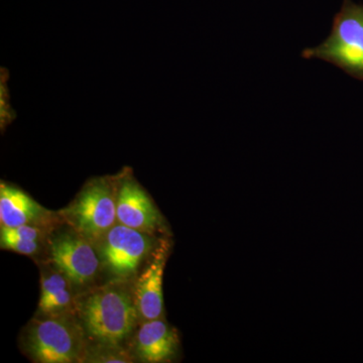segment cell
<instances>
[{
	"label": "cell",
	"mask_w": 363,
	"mask_h": 363,
	"mask_svg": "<svg viewBox=\"0 0 363 363\" xmlns=\"http://www.w3.org/2000/svg\"><path fill=\"white\" fill-rule=\"evenodd\" d=\"M93 245L77 231L59 234L52 240V262L73 285L86 286L96 278L100 259Z\"/></svg>",
	"instance_id": "8992f818"
},
{
	"label": "cell",
	"mask_w": 363,
	"mask_h": 363,
	"mask_svg": "<svg viewBox=\"0 0 363 363\" xmlns=\"http://www.w3.org/2000/svg\"><path fill=\"white\" fill-rule=\"evenodd\" d=\"M123 173L88 182L63 216L75 231L93 243H99L116 225V198Z\"/></svg>",
	"instance_id": "3957f363"
},
{
	"label": "cell",
	"mask_w": 363,
	"mask_h": 363,
	"mask_svg": "<svg viewBox=\"0 0 363 363\" xmlns=\"http://www.w3.org/2000/svg\"><path fill=\"white\" fill-rule=\"evenodd\" d=\"M26 347L38 362H80L85 350L83 331L66 314L52 315L28 326Z\"/></svg>",
	"instance_id": "277c9868"
},
{
	"label": "cell",
	"mask_w": 363,
	"mask_h": 363,
	"mask_svg": "<svg viewBox=\"0 0 363 363\" xmlns=\"http://www.w3.org/2000/svg\"><path fill=\"white\" fill-rule=\"evenodd\" d=\"M71 281L59 272L44 274L40 281L39 310L45 316L66 314L73 304Z\"/></svg>",
	"instance_id": "8fae6325"
},
{
	"label": "cell",
	"mask_w": 363,
	"mask_h": 363,
	"mask_svg": "<svg viewBox=\"0 0 363 363\" xmlns=\"http://www.w3.org/2000/svg\"><path fill=\"white\" fill-rule=\"evenodd\" d=\"M168 247L162 243L152 253V259L135 283V301L138 315L145 321L159 319L164 312L162 278L166 267Z\"/></svg>",
	"instance_id": "ba28073f"
},
{
	"label": "cell",
	"mask_w": 363,
	"mask_h": 363,
	"mask_svg": "<svg viewBox=\"0 0 363 363\" xmlns=\"http://www.w3.org/2000/svg\"><path fill=\"white\" fill-rule=\"evenodd\" d=\"M178 333L164 320L145 321L136 334L135 352L143 362L157 363L172 359L179 348Z\"/></svg>",
	"instance_id": "30bf717a"
},
{
	"label": "cell",
	"mask_w": 363,
	"mask_h": 363,
	"mask_svg": "<svg viewBox=\"0 0 363 363\" xmlns=\"http://www.w3.org/2000/svg\"><path fill=\"white\" fill-rule=\"evenodd\" d=\"M98 245L109 272L118 279H126L138 272L154 243L149 233L116 223Z\"/></svg>",
	"instance_id": "5b68a950"
},
{
	"label": "cell",
	"mask_w": 363,
	"mask_h": 363,
	"mask_svg": "<svg viewBox=\"0 0 363 363\" xmlns=\"http://www.w3.org/2000/svg\"><path fill=\"white\" fill-rule=\"evenodd\" d=\"M302 57L323 60L363 80V4L344 0L330 35L321 45L305 49Z\"/></svg>",
	"instance_id": "7a4b0ae2"
},
{
	"label": "cell",
	"mask_w": 363,
	"mask_h": 363,
	"mask_svg": "<svg viewBox=\"0 0 363 363\" xmlns=\"http://www.w3.org/2000/svg\"><path fill=\"white\" fill-rule=\"evenodd\" d=\"M54 213L45 209L20 188L0 184V222L1 226H43Z\"/></svg>",
	"instance_id": "9c48e42d"
},
{
	"label": "cell",
	"mask_w": 363,
	"mask_h": 363,
	"mask_svg": "<svg viewBox=\"0 0 363 363\" xmlns=\"http://www.w3.org/2000/svg\"><path fill=\"white\" fill-rule=\"evenodd\" d=\"M83 327L98 344L119 346L135 329L140 316L135 298L121 286H106L86 296L79 304Z\"/></svg>",
	"instance_id": "6da1fadb"
},
{
	"label": "cell",
	"mask_w": 363,
	"mask_h": 363,
	"mask_svg": "<svg viewBox=\"0 0 363 363\" xmlns=\"http://www.w3.org/2000/svg\"><path fill=\"white\" fill-rule=\"evenodd\" d=\"M117 222L143 233H154L162 225V217L147 193L124 169L116 198Z\"/></svg>",
	"instance_id": "52a82bcc"
},
{
	"label": "cell",
	"mask_w": 363,
	"mask_h": 363,
	"mask_svg": "<svg viewBox=\"0 0 363 363\" xmlns=\"http://www.w3.org/2000/svg\"><path fill=\"white\" fill-rule=\"evenodd\" d=\"M0 243L4 250H13L21 255H33L39 252L40 241L28 240L25 238H16L6 231H0Z\"/></svg>",
	"instance_id": "7c38bea8"
}]
</instances>
